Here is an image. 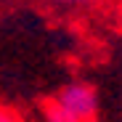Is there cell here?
Masks as SVG:
<instances>
[{
    "mask_svg": "<svg viewBox=\"0 0 122 122\" xmlns=\"http://www.w3.org/2000/svg\"><path fill=\"white\" fill-rule=\"evenodd\" d=\"M43 122H72V119L51 101V104H45V109H43Z\"/></svg>",
    "mask_w": 122,
    "mask_h": 122,
    "instance_id": "7a4b0ae2",
    "label": "cell"
},
{
    "mask_svg": "<svg viewBox=\"0 0 122 122\" xmlns=\"http://www.w3.org/2000/svg\"><path fill=\"white\" fill-rule=\"evenodd\" d=\"M0 122H24V119L19 117V112H13L11 106H3V104H0Z\"/></svg>",
    "mask_w": 122,
    "mask_h": 122,
    "instance_id": "277c9868",
    "label": "cell"
},
{
    "mask_svg": "<svg viewBox=\"0 0 122 122\" xmlns=\"http://www.w3.org/2000/svg\"><path fill=\"white\" fill-rule=\"evenodd\" d=\"M53 104L64 112L72 122H93L98 114V93L90 82L72 80L61 88L53 98Z\"/></svg>",
    "mask_w": 122,
    "mask_h": 122,
    "instance_id": "6da1fadb",
    "label": "cell"
},
{
    "mask_svg": "<svg viewBox=\"0 0 122 122\" xmlns=\"http://www.w3.org/2000/svg\"><path fill=\"white\" fill-rule=\"evenodd\" d=\"M53 5H66V8H90V5H98L104 0H48Z\"/></svg>",
    "mask_w": 122,
    "mask_h": 122,
    "instance_id": "3957f363",
    "label": "cell"
}]
</instances>
